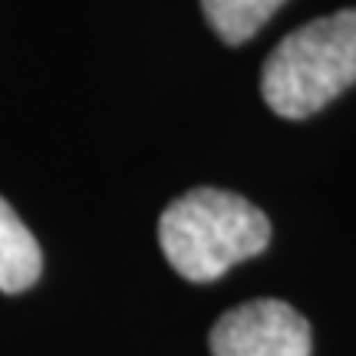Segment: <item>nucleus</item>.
Segmentation results:
<instances>
[{"mask_svg": "<svg viewBox=\"0 0 356 356\" xmlns=\"http://www.w3.org/2000/svg\"><path fill=\"white\" fill-rule=\"evenodd\" d=\"M356 83V7L297 26L264 60L261 96L280 119H310Z\"/></svg>", "mask_w": 356, "mask_h": 356, "instance_id": "nucleus-2", "label": "nucleus"}, {"mask_svg": "<svg viewBox=\"0 0 356 356\" xmlns=\"http://www.w3.org/2000/svg\"><path fill=\"white\" fill-rule=\"evenodd\" d=\"M211 356H310L314 333L284 300H251L228 310L211 327Z\"/></svg>", "mask_w": 356, "mask_h": 356, "instance_id": "nucleus-3", "label": "nucleus"}, {"mask_svg": "<svg viewBox=\"0 0 356 356\" xmlns=\"http://www.w3.org/2000/svg\"><path fill=\"white\" fill-rule=\"evenodd\" d=\"M43 251L10 204L0 198V293H24L40 280Z\"/></svg>", "mask_w": 356, "mask_h": 356, "instance_id": "nucleus-4", "label": "nucleus"}, {"mask_svg": "<svg viewBox=\"0 0 356 356\" xmlns=\"http://www.w3.org/2000/svg\"><path fill=\"white\" fill-rule=\"evenodd\" d=\"M284 3L287 0H202V10L208 26L221 37V43L241 47Z\"/></svg>", "mask_w": 356, "mask_h": 356, "instance_id": "nucleus-5", "label": "nucleus"}, {"mask_svg": "<svg viewBox=\"0 0 356 356\" xmlns=\"http://www.w3.org/2000/svg\"><path fill=\"white\" fill-rule=\"evenodd\" d=\"M159 244L168 264L191 284H211L270 244V221L248 198L221 188H195L159 218Z\"/></svg>", "mask_w": 356, "mask_h": 356, "instance_id": "nucleus-1", "label": "nucleus"}]
</instances>
